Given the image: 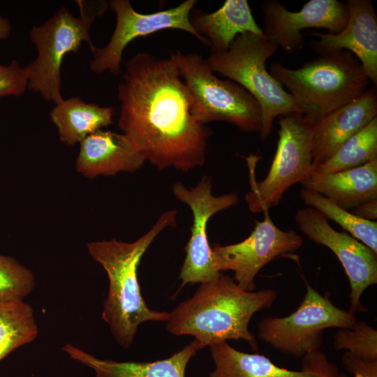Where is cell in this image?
I'll list each match as a JSON object with an SVG mask.
<instances>
[{
    "instance_id": "obj_1",
    "label": "cell",
    "mask_w": 377,
    "mask_h": 377,
    "mask_svg": "<svg viewBox=\"0 0 377 377\" xmlns=\"http://www.w3.org/2000/svg\"><path fill=\"white\" fill-rule=\"evenodd\" d=\"M124 66L117 87L122 133L161 170L202 166L212 131L193 116L192 96L175 62L139 52Z\"/></svg>"
},
{
    "instance_id": "obj_2",
    "label": "cell",
    "mask_w": 377,
    "mask_h": 377,
    "mask_svg": "<svg viewBox=\"0 0 377 377\" xmlns=\"http://www.w3.org/2000/svg\"><path fill=\"white\" fill-rule=\"evenodd\" d=\"M274 289L246 291L229 275L221 274L200 283L195 293L170 313L165 329L172 335H191L200 350L229 339L246 341L253 350L258 348L249 330L252 316L275 302Z\"/></svg>"
},
{
    "instance_id": "obj_3",
    "label": "cell",
    "mask_w": 377,
    "mask_h": 377,
    "mask_svg": "<svg viewBox=\"0 0 377 377\" xmlns=\"http://www.w3.org/2000/svg\"><path fill=\"white\" fill-rule=\"evenodd\" d=\"M177 210L163 212L151 229L128 243L114 238L87 244L91 257L106 272L108 296L103 302L102 319L119 346L130 348L140 325L147 321L166 322L169 312L151 309L143 298L138 279L141 258L156 237L166 228L177 225Z\"/></svg>"
},
{
    "instance_id": "obj_4",
    "label": "cell",
    "mask_w": 377,
    "mask_h": 377,
    "mask_svg": "<svg viewBox=\"0 0 377 377\" xmlns=\"http://www.w3.org/2000/svg\"><path fill=\"white\" fill-rule=\"evenodd\" d=\"M268 71L292 96L298 112L314 124L360 97L370 82L347 50L318 55L296 69L274 62Z\"/></svg>"
},
{
    "instance_id": "obj_5",
    "label": "cell",
    "mask_w": 377,
    "mask_h": 377,
    "mask_svg": "<svg viewBox=\"0 0 377 377\" xmlns=\"http://www.w3.org/2000/svg\"><path fill=\"white\" fill-rule=\"evenodd\" d=\"M79 16H74L66 7L58 10L43 24L30 31V39L37 50L36 58L25 67L27 89L39 94L47 101L57 104L61 95V67L67 54L77 53L83 42L91 52L96 47L89 30L96 17L108 9L104 0H77Z\"/></svg>"
},
{
    "instance_id": "obj_6",
    "label": "cell",
    "mask_w": 377,
    "mask_h": 377,
    "mask_svg": "<svg viewBox=\"0 0 377 377\" xmlns=\"http://www.w3.org/2000/svg\"><path fill=\"white\" fill-rule=\"evenodd\" d=\"M277 49L278 46L265 36L245 32L236 36L226 52L210 53L205 59L214 73L239 84L258 102L262 140L269 137L276 117L299 112L292 96L266 68V61Z\"/></svg>"
},
{
    "instance_id": "obj_7",
    "label": "cell",
    "mask_w": 377,
    "mask_h": 377,
    "mask_svg": "<svg viewBox=\"0 0 377 377\" xmlns=\"http://www.w3.org/2000/svg\"><path fill=\"white\" fill-rule=\"evenodd\" d=\"M193 98L191 113L199 123L222 121L245 133H260L261 110L244 87L231 80H221L198 53H170Z\"/></svg>"
},
{
    "instance_id": "obj_8",
    "label": "cell",
    "mask_w": 377,
    "mask_h": 377,
    "mask_svg": "<svg viewBox=\"0 0 377 377\" xmlns=\"http://www.w3.org/2000/svg\"><path fill=\"white\" fill-rule=\"evenodd\" d=\"M276 151L269 170L259 182L253 171L258 157L246 158L250 170L251 191L245 200L253 213L269 211L278 205L284 193L293 184L301 183L311 173L312 139L315 124L300 112L279 117Z\"/></svg>"
},
{
    "instance_id": "obj_9",
    "label": "cell",
    "mask_w": 377,
    "mask_h": 377,
    "mask_svg": "<svg viewBox=\"0 0 377 377\" xmlns=\"http://www.w3.org/2000/svg\"><path fill=\"white\" fill-rule=\"evenodd\" d=\"M305 282L306 292L297 310L285 317H265L258 326L260 341L297 358L319 350L325 330L349 328L357 321L355 313L335 306Z\"/></svg>"
},
{
    "instance_id": "obj_10",
    "label": "cell",
    "mask_w": 377,
    "mask_h": 377,
    "mask_svg": "<svg viewBox=\"0 0 377 377\" xmlns=\"http://www.w3.org/2000/svg\"><path fill=\"white\" fill-rule=\"evenodd\" d=\"M197 2L186 0L175 7L140 13L128 0L109 1L108 9L116 15V25L107 45L91 51V70L96 74L109 72L119 75L124 50L131 41L165 29L184 31L208 47V40L197 34L190 22V13Z\"/></svg>"
},
{
    "instance_id": "obj_11",
    "label": "cell",
    "mask_w": 377,
    "mask_h": 377,
    "mask_svg": "<svg viewBox=\"0 0 377 377\" xmlns=\"http://www.w3.org/2000/svg\"><path fill=\"white\" fill-rule=\"evenodd\" d=\"M257 221L250 235L243 241L212 248L216 269L232 270L237 285L246 291L256 288L255 278L259 271L277 257L293 253L303 244V239L293 230L279 229L272 221L269 211Z\"/></svg>"
},
{
    "instance_id": "obj_12",
    "label": "cell",
    "mask_w": 377,
    "mask_h": 377,
    "mask_svg": "<svg viewBox=\"0 0 377 377\" xmlns=\"http://www.w3.org/2000/svg\"><path fill=\"white\" fill-rule=\"evenodd\" d=\"M172 191L179 200L191 208L193 217L191 237L185 247L186 255L179 274L181 288L188 283H202L213 280L221 273L216 268L208 242L207 223L216 213L237 205L238 194L232 192L214 195L212 178L207 176H204L192 188L176 182L172 186Z\"/></svg>"
},
{
    "instance_id": "obj_13",
    "label": "cell",
    "mask_w": 377,
    "mask_h": 377,
    "mask_svg": "<svg viewBox=\"0 0 377 377\" xmlns=\"http://www.w3.org/2000/svg\"><path fill=\"white\" fill-rule=\"evenodd\" d=\"M295 220L307 238L329 248L341 263L350 286L349 311H367L361 296L366 288L377 283V253L346 231L334 230L328 219L312 207L299 209Z\"/></svg>"
},
{
    "instance_id": "obj_14",
    "label": "cell",
    "mask_w": 377,
    "mask_h": 377,
    "mask_svg": "<svg viewBox=\"0 0 377 377\" xmlns=\"http://www.w3.org/2000/svg\"><path fill=\"white\" fill-rule=\"evenodd\" d=\"M262 11L264 35L288 54L304 47L302 30L325 29L330 34H337L348 18L346 3L338 0H310L297 12L288 10L276 0H267L263 3Z\"/></svg>"
},
{
    "instance_id": "obj_15",
    "label": "cell",
    "mask_w": 377,
    "mask_h": 377,
    "mask_svg": "<svg viewBox=\"0 0 377 377\" xmlns=\"http://www.w3.org/2000/svg\"><path fill=\"white\" fill-rule=\"evenodd\" d=\"M209 347L215 365L209 377H347L320 350L303 357L296 371L278 367L263 355L236 350L227 341Z\"/></svg>"
},
{
    "instance_id": "obj_16",
    "label": "cell",
    "mask_w": 377,
    "mask_h": 377,
    "mask_svg": "<svg viewBox=\"0 0 377 377\" xmlns=\"http://www.w3.org/2000/svg\"><path fill=\"white\" fill-rule=\"evenodd\" d=\"M348 18L337 34L312 32L319 40H311L318 55L347 50L361 63L369 81L377 86V15L371 0H347Z\"/></svg>"
},
{
    "instance_id": "obj_17",
    "label": "cell",
    "mask_w": 377,
    "mask_h": 377,
    "mask_svg": "<svg viewBox=\"0 0 377 377\" xmlns=\"http://www.w3.org/2000/svg\"><path fill=\"white\" fill-rule=\"evenodd\" d=\"M376 117L377 90L373 86L317 122L312 139L313 168L329 159L344 142Z\"/></svg>"
},
{
    "instance_id": "obj_18",
    "label": "cell",
    "mask_w": 377,
    "mask_h": 377,
    "mask_svg": "<svg viewBox=\"0 0 377 377\" xmlns=\"http://www.w3.org/2000/svg\"><path fill=\"white\" fill-rule=\"evenodd\" d=\"M145 159L133 142L124 134L97 131L80 142L76 170L94 179L99 175L112 176L121 172L139 170Z\"/></svg>"
},
{
    "instance_id": "obj_19",
    "label": "cell",
    "mask_w": 377,
    "mask_h": 377,
    "mask_svg": "<svg viewBox=\"0 0 377 377\" xmlns=\"http://www.w3.org/2000/svg\"><path fill=\"white\" fill-rule=\"evenodd\" d=\"M189 18L197 34L208 40L211 53L226 52L236 36L245 32L265 36L246 0H226L212 13L193 8Z\"/></svg>"
},
{
    "instance_id": "obj_20",
    "label": "cell",
    "mask_w": 377,
    "mask_h": 377,
    "mask_svg": "<svg viewBox=\"0 0 377 377\" xmlns=\"http://www.w3.org/2000/svg\"><path fill=\"white\" fill-rule=\"evenodd\" d=\"M300 184L303 188L316 191L350 211L377 199V159L341 172L311 171Z\"/></svg>"
},
{
    "instance_id": "obj_21",
    "label": "cell",
    "mask_w": 377,
    "mask_h": 377,
    "mask_svg": "<svg viewBox=\"0 0 377 377\" xmlns=\"http://www.w3.org/2000/svg\"><path fill=\"white\" fill-rule=\"evenodd\" d=\"M62 349L71 359L92 369L94 377H185L186 366L200 348L194 339L168 358L154 362L102 360L71 343Z\"/></svg>"
},
{
    "instance_id": "obj_22",
    "label": "cell",
    "mask_w": 377,
    "mask_h": 377,
    "mask_svg": "<svg viewBox=\"0 0 377 377\" xmlns=\"http://www.w3.org/2000/svg\"><path fill=\"white\" fill-rule=\"evenodd\" d=\"M114 108L86 103L74 96L55 104L50 113L60 141L73 146L113 122Z\"/></svg>"
},
{
    "instance_id": "obj_23",
    "label": "cell",
    "mask_w": 377,
    "mask_h": 377,
    "mask_svg": "<svg viewBox=\"0 0 377 377\" xmlns=\"http://www.w3.org/2000/svg\"><path fill=\"white\" fill-rule=\"evenodd\" d=\"M38 334L34 311L24 300L0 301V361Z\"/></svg>"
},
{
    "instance_id": "obj_24",
    "label": "cell",
    "mask_w": 377,
    "mask_h": 377,
    "mask_svg": "<svg viewBox=\"0 0 377 377\" xmlns=\"http://www.w3.org/2000/svg\"><path fill=\"white\" fill-rule=\"evenodd\" d=\"M300 198L307 206L327 219L338 223L346 232L377 253V223L361 219L339 206L330 199L312 190L302 188Z\"/></svg>"
},
{
    "instance_id": "obj_25",
    "label": "cell",
    "mask_w": 377,
    "mask_h": 377,
    "mask_svg": "<svg viewBox=\"0 0 377 377\" xmlns=\"http://www.w3.org/2000/svg\"><path fill=\"white\" fill-rule=\"evenodd\" d=\"M377 159V117L349 138L324 163L312 171L320 173L341 172Z\"/></svg>"
},
{
    "instance_id": "obj_26",
    "label": "cell",
    "mask_w": 377,
    "mask_h": 377,
    "mask_svg": "<svg viewBox=\"0 0 377 377\" xmlns=\"http://www.w3.org/2000/svg\"><path fill=\"white\" fill-rule=\"evenodd\" d=\"M333 347L362 360L377 361V330L364 321H357L351 327L339 328Z\"/></svg>"
},
{
    "instance_id": "obj_27",
    "label": "cell",
    "mask_w": 377,
    "mask_h": 377,
    "mask_svg": "<svg viewBox=\"0 0 377 377\" xmlns=\"http://www.w3.org/2000/svg\"><path fill=\"white\" fill-rule=\"evenodd\" d=\"M35 286L29 269L13 257L0 255V301L23 300Z\"/></svg>"
},
{
    "instance_id": "obj_28",
    "label": "cell",
    "mask_w": 377,
    "mask_h": 377,
    "mask_svg": "<svg viewBox=\"0 0 377 377\" xmlns=\"http://www.w3.org/2000/svg\"><path fill=\"white\" fill-rule=\"evenodd\" d=\"M27 74L24 66L13 60L8 65L0 64V98L19 96L27 89Z\"/></svg>"
},
{
    "instance_id": "obj_29",
    "label": "cell",
    "mask_w": 377,
    "mask_h": 377,
    "mask_svg": "<svg viewBox=\"0 0 377 377\" xmlns=\"http://www.w3.org/2000/svg\"><path fill=\"white\" fill-rule=\"evenodd\" d=\"M346 371L354 377H377V361H367L345 352L341 358Z\"/></svg>"
},
{
    "instance_id": "obj_30",
    "label": "cell",
    "mask_w": 377,
    "mask_h": 377,
    "mask_svg": "<svg viewBox=\"0 0 377 377\" xmlns=\"http://www.w3.org/2000/svg\"><path fill=\"white\" fill-rule=\"evenodd\" d=\"M350 212L361 219L374 221L377 218V199L366 202Z\"/></svg>"
},
{
    "instance_id": "obj_31",
    "label": "cell",
    "mask_w": 377,
    "mask_h": 377,
    "mask_svg": "<svg viewBox=\"0 0 377 377\" xmlns=\"http://www.w3.org/2000/svg\"><path fill=\"white\" fill-rule=\"evenodd\" d=\"M11 32V24L10 20L0 15V40L7 39Z\"/></svg>"
}]
</instances>
